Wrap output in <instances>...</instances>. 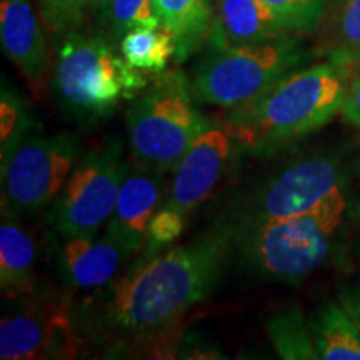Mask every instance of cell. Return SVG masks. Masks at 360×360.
Wrapping results in <instances>:
<instances>
[{
	"label": "cell",
	"instance_id": "23",
	"mask_svg": "<svg viewBox=\"0 0 360 360\" xmlns=\"http://www.w3.org/2000/svg\"><path fill=\"white\" fill-rule=\"evenodd\" d=\"M285 32L307 34L321 24L328 0H262Z\"/></svg>",
	"mask_w": 360,
	"mask_h": 360
},
{
	"label": "cell",
	"instance_id": "7",
	"mask_svg": "<svg viewBox=\"0 0 360 360\" xmlns=\"http://www.w3.org/2000/svg\"><path fill=\"white\" fill-rule=\"evenodd\" d=\"M339 202H349V174L339 157H304L265 182L247 202L233 227L299 217Z\"/></svg>",
	"mask_w": 360,
	"mask_h": 360
},
{
	"label": "cell",
	"instance_id": "15",
	"mask_svg": "<svg viewBox=\"0 0 360 360\" xmlns=\"http://www.w3.org/2000/svg\"><path fill=\"white\" fill-rule=\"evenodd\" d=\"M289 32L262 0H215L210 25L214 49L267 42Z\"/></svg>",
	"mask_w": 360,
	"mask_h": 360
},
{
	"label": "cell",
	"instance_id": "4",
	"mask_svg": "<svg viewBox=\"0 0 360 360\" xmlns=\"http://www.w3.org/2000/svg\"><path fill=\"white\" fill-rule=\"evenodd\" d=\"M349 202L276 222L236 229L242 260L269 281L299 283L326 262Z\"/></svg>",
	"mask_w": 360,
	"mask_h": 360
},
{
	"label": "cell",
	"instance_id": "25",
	"mask_svg": "<svg viewBox=\"0 0 360 360\" xmlns=\"http://www.w3.org/2000/svg\"><path fill=\"white\" fill-rule=\"evenodd\" d=\"M2 159L8 152L27 137L30 129L29 114L24 110L20 97L15 96L11 89H2Z\"/></svg>",
	"mask_w": 360,
	"mask_h": 360
},
{
	"label": "cell",
	"instance_id": "10",
	"mask_svg": "<svg viewBox=\"0 0 360 360\" xmlns=\"http://www.w3.org/2000/svg\"><path fill=\"white\" fill-rule=\"evenodd\" d=\"M17 297V307L0 323V359H72L79 354L82 337L75 326L74 309L67 300Z\"/></svg>",
	"mask_w": 360,
	"mask_h": 360
},
{
	"label": "cell",
	"instance_id": "24",
	"mask_svg": "<svg viewBox=\"0 0 360 360\" xmlns=\"http://www.w3.org/2000/svg\"><path fill=\"white\" fill-rule=\"evenodd\" d=\"M92 0H39V11L44 24L52 34L79 30L87 19Z\"/></svg>",
	"mask_w": 360,
	"mask_h": 360
},
{
	"label": "cell",
	"instance_id": "18",
	"mask_svg": "<svg viewBox=\"0 0 360 360\" xmlns=\"http://www.w3.org/2000/svg\"><path fill=\"white\" fill-rule=\"evenodd\" d=\"M155 8L162 25L174 35L177 56L182 58L210 34L212 8L209 0H155Z\"/></svg>",
	"mask_w": 360,
	"mask_h": 360
},
{
	"label": "cell",
	"instance_id": "13",
	"mask_svg": "<svg viewBox=\"0 0 360 360\" xmlns=\"http://www.w3.org/2000/svg\"><path fill=\"white\" fill-rule=\"evenodd\" d=\"M0 40L6 56L15 64L35 92L47 72V39L30 0H0Z\"/></svg>",
	"mask_w": 360,
	"mask_h": 360
},
{
	"label": "cell",
	"instance_id": "19",
	"mask_svg": "<svg viewBox=\"0 0 360 360\" xmlns=\"http://www.w3.org/2000/svg\"><path fill=\"white\" fill-rule=\"evenodd\" d=\"M120 52L135 69L162 72L177 53V42L164 25L155 29H135L120 39Z\"/></svg>",
	"mask_w": 360,
	"mask_h": 360
},
{
	"label": "cell",
	"instance_id": "1",
	"mask_svg": "<svg viewBox=\"0 0 360 360\" xmlns=\"http://www.w3.org/2000/svg\"><path fill=\"white\" fill-rule=\"evenodd\" d=\"M236 244L233 224H220L188 244L142 252L74 310L82 340L127 350L167 339L180 319L217 289Z\"/></svg>",
	"mask_w": 360,
	"mask_h": 360
},
{
	"label": "cell",
	"instance_id": "17",
	"mask_svg": "<svg viewBox=\"0 0 360 360\" xmlns=\"http://www.w3.org/2000/svg\"><path fill=\"white\" fill-rule=\"evenodd\" d=\"M317 357L322 360H360V334L340 304H326L310 322Z\"/></svg>",
	"mask_w": 360,
	"mask_h": 360
},
{
	"label": "cell",
	"instance_id": "26",
	"mask_svg": "<svg viewBox=\"0 0 360 360\" xmlns=\"http://www.w3.org/2000/svg\"><path fill=\"white\" fill-rule=\"evenodd\" d=\"M186 215L169 207H159L148 224L143 252H159L167 249L182 236L186 229Z\"/></svg>",
	"mask_w": 360,
	"mask_h": 360
},
{
	"label": "cell",
	"instance_id": "29",
	"mask_svg": "<svg viewBox=\"0 0 360 360\" xmlns=\"http://www.w3.org/2000/svg\"><path fill=\"white\" fill-rule=\"evenodd\" d=\"M109 4H110V0H92V4H90V8H92L94 12H97V13H105V11H107V7H109Z\"/></svg>",
	"mask_w": 360,
	"mask_h": 360
},
{
	"label": "cell",
	"instance_id": "9",
	"mask_svg": "<svg viewBox=\"0 0 360 360\" xmlns=\"http://www.w3.org/2000/svg\"><path fill=\"white\" fill-rule=\"evenodd\" d=\"M124 146L117 139L80 154L52 212L62 238L96 237L115 209L125 169Z\"/></svg>",
	"mask_w": 360,
	"mask_h": 360
},
{
	"label": "cell",
	"instance_id": "20",
	"mask_svg": "<svg viewBox=\"0 0 360 360\" xmlns=\"http://www.w3.org/2000/svg\"><path fill=\"white\" fill-rule=\"evenodd\" d=\"M327 52L332 62L355 69L360 65V0H337Z\"/></svg>",
	"mask_w": 360,
	"mask_h": 360
},
{
	"label": "cell",
	"instance_id": "14",
	"mask_svg": "<svg viewBox=\"0 0 360 360\" xmlns=\"http://www.w3.org/2000/svg\"><path fill=\"white\" fill-rule=\"evenodd\" d=\"M127 254L114 240L103 236L65 238L58 252V272L72 289L96 290L119 276Z\"/></svg>",
	"mask_w": 360,
	"mask_h": 360
},
{
	"label": "cell",
	"instance_id": "11",
	"mask_svg": "<svg viewBox=\"0 0 360 360\" xmlns=\"http://www.w3.org/2000/svg\"><path fill=\"white\" fill-rule=\"evenodd\" d=\"M164 175L132 155L125 160L115 209L103 236L114 240L129 259L141 254L146 245L148 224L164 200Z\"/></svg>",
	"mask_w": 360,
	"mask_h": 360
},
{
	"label": "cell",
	"instance_id": "5",
	"mask_svg": "<svg viewBox=\"0 0 360 360\" xmlns=\"http://www.w3.org/2000/svg\"><path fill=\"white\" fill-rule=\"evenodd\" d=\"M192 98L191 82L177 72L134 98L127 132L135 160L160 174L174 172L192 143L210 127Z\"/></svg>",
	"mask_w": 360,
	"mask_h": 360
},
{
	"label": "cell",
	"instance_id": "6",
	"mask_svg": "<svg viewBox=\"0 0 360 360\" xmlns=\"http://www.w3.org/2000/svg\"><path fill=\"white\" fill-rule=\"evenodd\" d=\"M307 62L299 39L289 34L267 42L214 49L197 65L191 82L193 101L233 109L272 89Z\"/></svg>",
	"mask_w": 360,
	"mask_h": 360
},
{
	"label": "cell",
	"instance_id": "28",
	"mask_svg": "<svg viewBox=\"0 0 360 360\" xmlns=\"http://www.w3.org/2000/svg\"><path fill=\"white\" fill-rule=\"evenodd\" d=\"M339 304L345 309V312L350 315L355 327L359 328L360 334V282L354 285L345 287L339 295Z\"/></svg>",
	"mask_w": 360,
	"mask_h": 360
},
{
	"label": "cell",
	"instance_id": "2",
	"mask_svg": "<svg viewBox=\"0 0 360 360\" xmlns=\"http://www.w3.org/2000/svg\"><path fill=\"white\" fill-rule=\"evenodd\" d=\"M350 74L352 69L332 60L300 67L260 97L231 109L225 130L254 154L285 147L340 114Z\"/></svg>",
	"mask_w": 360,
	"mask_h": 360
},
{
	"label": "cell",
	"instance_id": "22",
	"mask_svg": "<svg viewBox=\"0 0 360 360\" xmlns=\"http://www.w3.org/2000/svg\"><path fill=\"white\" fill-rule=\"evenodd\" d=\"M115 37L122 39L135 29H155L160 27L155 0H110L103 13Z\"/></svg>",
	"mask_w": 360,
	"mask_h": 360
},
{
	"label": "cell",
	"instance_id": "21",
	"mask_svg": "<svg viewBox=\"0 0 360 360\" xmlns=\"http://www.w3.org/2000/svg\"><path fill=\"white\" fill-rule=\"evenodd\" d=\"M267 334L274 349L282 359H319L310 323H307L299 310H287L274 315L267 323Z\"/></svg>",
	"mask_w": 360,
	"mask_h": 360
},
{
	"label": "cell",
	"instance_id": "8",
	"mask_svg": "<svg viewBox=\"0 0 360 360\" xmlns=\"http://www.w3.org/2000/svg\"><path fill=\"white\" fill-rule=\"evenodd\" d=\"M80 157L69 132L25 137L2 159V215H32L56 199Z\"/></svg>",
	"mask_w": 360,
	"mask_h": 360
},
{
	"label": "cell",
	"instance_id": "3",
	"mask_svg": "<svg viewBox=\"0 0 360 360\" xmlns=\"http://www.w3.org/2000/svg\"><path fill=\"white\" fill-rule=\"evenodd\" d=\"M56 37L52 87L62 109L74 119H102L147 87L142 70L117 56L101 35L70 30Z\"/></svg>",
	"mask_w": 360,
	"mask_h": 360
},
{
	"label": "cell",
	"instance_id": "27",
	"mask_svg": "<svg viewBox=\"0 0 360 360\" xmlns=\"http://www.w3.org/2000/svg\"><path fill=\"white\" fill-rule=\"evenodd\" d=\"M342 114L354 127L360 130V65L357 70L350 74Z\"/></svg>",
	"mask_w": 360,
	"mask_h": 360
},
{
	"label": "cell",
	"instance_id": "16",
	"mask_svg": "<svg viewBox=\"0 0 360 360\" xmlns=\"http://www.w3.org/2000/svg\"><path fill=\"white\" fill-rule=\"evenodd\" d=\"M37 247L15 217L2 215L0 225V290L4 299H17L35 289Z\"/></svg>",
	"mask_w": 360,
	"mask_h": 360
},
{
	"label": "cell",
	"instance_id": "12",
	"mask_svg": "<svg viewBox=\"0 0 360 360\" xmlns=\"http://www.w3.org/2000/svg\"><path fill=\"white\" fill-rule=\"evenodd\" d=\"M231 152L232 137L227 130L207 129L174 169V177L160 207H169L186 217L199 209L224 175Z\"/></svg>",
	"mask_w": 360,
	"mask_h": 360
}]
</instances>
